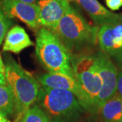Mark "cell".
Returning a JSON list of instances; mask_svg holds the SVG:
<instances>
[{"mask_svg": "<svg viewBox=\"0 0 122 122\" xmlns=\"http://www.w3.org/2000/svg\"><path fill=\"white\" fill-rule=\"evenodd\" d=\"M87 12L97 26L104 25H122V14L109 11L98 0H75Z\"/></svg>", "mask_w": 122, "mask_h": 122, "instance_id": "cell-9", "label": "cell"}, {"mask_svg": "<svg viewBox=\"0 0 122 122\" xmlns=\"http://www.w3.org/2000/svg\"><path fill=\"white\" fill-rule=\"evenodd\" d=\"M106 4L110 10L115 11L122 6V0H106Z\"/></svg>", "mask_w": 122, "mask_h": 122, "instance_id": "cell-19", "label": "cell"}, {"mask_svg": "<svg viewBox=\"0 0 122 122\" xmlns=\"http://www.w3.org/2000/svg\"><path fill=\"white\" fill-rule=\"evenodd\" d=\"M5 84H7V81H6L5 74L0 71V85H5Z\"/></svg>", "mask_w": 122, "mask_h": 122, "instance_id": "cell-20", "label": "cell"}, {"mask_svg": "<svg viewBox=\"0 0 122 122\" xmlns=\"http://www.w3.org/2000/svg\"><path fill=\"white\" fill-rule=\"evenodd\" d=\"M0 122H12L11 121H10L7 118V117H5V115H4L3 114H1L0 113Z\"/></svg>", "mask_w": 122, "mask_h": 122, "instance_id": "cell-22", "label": "cell"}, {"mask_svg": "<svg viewBox=\"0 0 122 122\" xmlns=\"http://www.w3.org/2000/svg\"><path fill=\"white\" fill-rule=\"evenodd\" d=\"M33 41L22 26L16 25L9 30L5 37L4 52L19 54L24 49L32 46Z\"/></svg>", "mask_w": 122, "mask_h": 122, "instance_id": "cell-11", "label": "cell"}, {"mask_svg": "<svg viewBox=\"0 0 122 122\" xmlns=\"http://www.w3.org/2000/svg\"><path fill=\"white\" fill-rule=\"evenodd\" d=\"M20 122H50V120L39 105H34L25 113Z\"/></svg>", "mask_w": 122, "mask_h": 122, "instance_id": "cell-15", "label": "cell"}, {"mask_svg": "<svg viewBox=\"0 0 122 122\" xmlns=\"http://www.w3.org/2000/svg\"><path fill=\"white\" fill-rule=\"evenodd\" d=\"M0 4L8 17L19 19L35 31L40 29L39 6L37 4H26L17 0H1Z\"/></svg>", "mask_w": 122, "mask_h": 122, "instance_id": "cell-7", "label": "cell"}, {"mask_svg": "<svg viewBox=\"0 0 122 122\" xmlns=\"http://www.w3.org/2000/svg\"><path fill=\"white\" fill-rule=\"evenodd\" d=\"M98 29L70 5L54 33L72 56L93 50L98 42Z\"/></svg>", "mask_w": 122, "mask_h": 122, "instance_id": "cell-1", "label": "cell"}, {"mask_svg": "<svg viewBox=\"0 0 122 122\" xmlns=\"http://www.w3.org/2000/svg\"><path fill=\"white\" fill-rule=\"evenodd\" d=\"M15 112L13 94L8 84L0 85V113L5 117Z\"/></svg>", "mask_w": 122, "mask_h": 122, "instance_id": "cell-14", "label": "cell"}, {"mask_svg": "<svg viewBox=\"0 0 122 122\" xmlns=\"http://www.w3.org/2000/svg\"><path fill=\"white\" fill-rule=\"evenodd\" d=\"M37 81L41 86L69 90L73 93L78 100L79 98L80 92L78 85L75 79L68 75L58 73L48 72L39 75L37 77Z\"/></svg>", "mask_w": 122, "mask_h": 122, "instance_id": "cell-10", "label": "cell"}, {"mask_svg": "<svg viewBox=\"0 0 122 122\" xmlns=\"http://www.w3.org/2000/svg\"><path fill=\"white\" fill-rule=\"evenodd\" d=\"M66 1H75V0H66Z\"/></svg>", "mask_w": 122, "mask_h": 122, "instance_id": "cell-24", "label": "cell"}, {"mask_svg": "<svg viewBox=\"0 0 122 122\" xmlns=\"http://www.w3.org/2000/svg\"><path fill=\"white\" fill-rule=\"evenodd\" d=\"M12 25V19L6 16L0 4V46L5 37Z\"/></svg>", "mask_w": 122, "mask_h": 122, "instance_id": "cell-16", "label": "cell"}, {"mask_svg": "<svg viewBox=\"0 0 122 122\" xmlns=\"http://www.w3.org/2000/svg\"><path fill=\"white\" fill-rule=\"evenodd\" d=\"M0 71L5 74V65L1 57V54H0Z\"/></svg>", "mask_w": 122, "mask_h": 122, "instance_id": "cell-21", "label": "cell"}, {"mask_svg": "<svg viewBox=\"0 0 122 122\" xmlns=\"http://www.w3.org/2000/svg\"><path fill=\"white\" fill-rule=\"evenodd\" d=\"M98 113L102 122H122V100L115 95L102 106Z\"/></svg>", "mask_w": 122, "mask_h": 122, "instance_id": "cell-13", "label": "cell"}, {"mask_svg": "<svg viewBox=\"0 0 122 122\" xmlns=\"http://www.w3.org/2000/svg\"><path fill=\"white\" fill-rule=\"evenodd\" d=\"M4 65L5 76L13 94L15 113L18 120L36 102L40 85L11 56L5 57Z\"/></svg>", "mask_w": 122, "mask_h": 122, "instance_id": "cell-3", "label": "cell"}, {"mask_svg": "<svg viewBox=\"0 0 122 122\" xmlns=\"http://www.w3.org/2000/svg\"><path fill=\"white\" fill-rule=\"evenodd\" d=\"M121 48H122V42H121Z\"/></svg>", "mask_w": 122, "mask_h": 122, "instance_id": "cell-25", "label": "cell"}, {"mask_svg": "<svg viewBox=\"0 0 122 122\" xmlns=\"http://www.w3.org/2000/svg\"><path fill=\"white\" fill-rule=\"evenodd\" d=\"M115 95L122 100V70H119L118 71Z\"/></svg>", "mask_w": 122, "mask_h": 122, "instance_id": "cell-17", "label": "cell"}, {"mask_svg": "<svg viewBox=\"0 0 122 122\" xmlns=\"http://www.w3.org/2000/svg\"><path fill=\"white\" fill-rule=\"evenodd\" d=\"M116 37H122V25H104L100 26L98 32V42L101 51L111 56L117 50L113 40Z\"/></svg>", "mask_w": 122, "mask_h": 122, "instance_id": "cell-12", "label": "cell"}, {"mask_svg": "<svg viewBox=\"0 0 122 122\" xmlns=\"http://www.w3.org/2000/svg\"><path fill=\"white\" fill-rule=\"evenodd\" d=\"M35 54L40 64L49 72L75 79L69 52L52 30L41 27L37 31Z\"/></svg>", "mask_w": 122, "mask_h": 122, "instance_id": "cell-4", "label": "cell"}, {"mask_svg": "<svg viewBox=\"0 0 122 122\" xmlns=\"http://www.w3.org/2000/svg\"><path fill=\"white\" fill-rule=\"evenodd\" d=\"M36 102L50 122H75L84 111L74 94L65 90L41 86Z\"/></svg>", "mask_w": 122, "mask_h": 122, "instance_id": "cell-5", "label": "cell"}, {"mask_svg": "<svg viewBox=\"0 0 122 122\" xmlns=\"http://www.w3.org/2000/svg\"><path fill=\"white\" fill-rule=\"evenodd\" d=\"M39 22L40 26L54 32L62 17L69 8L66 0H39Z\"/></svg>", "mask_w": 122, "mask_h": 122, "instance_id": "cell-8", "label": "cell"}, {"mask_svg": "<svg viewBox=\"0 0 122 122\" xmlns=\"http://www.w3.org/2000/svg\"><path fill=\"white\" fill-rule=\"evenodd\" d=\"M74 78L80 92L79 102L84 110L98 113V99L102 88L96 52L91 50L71 56Z\"/></svg>", "mask_w": 122, "mask_h": 122, "instance_id": "cell-2", "label": "cell"}, {"mask_svg": "<svg viewBox=\"0 0 122 122\" xmlns=\"http://www.w3.org/2000/svg\"><path fill=\"white\" fill-rule=\"evenodd\" d=\"M96 54L98 71L102 82L97 103L98 112L102 106L115 95L118 70L109 54L101 50L97 51Z\"/></svg>", "mask_w": 122, "mask_h": 122, "instance_id": "cell-6", "label": "cell"}, {"mask_svg": "<svg viewBox=\"0 0 122 122\" xmlns=\"http://www.w3.org/2000/svg\"><path fill=\"white\" fill-rule=\"evenodd\" d=\"M17 1H21L23 3H26V4H35L37 0H17Z\"/></svg>", "mask_w": 122, "mask_h": 122, "instance_id": "cell-23", "label": "cell"}, {"mask_svg": "<svg viewBox=\"0 0 122 122\" xmlns=\"http://www.w3.org/2000/svg\"><path fill=\"white\" fill-rule=\"evenodd\" d=\"M113 58L114 62L116 64V66L120 70H122V48L119 49L111 56Z\"/></svg>", "mask_w": 122, "mask_h": 122, "instance_id": "cell-18", "label": "cell"}]
</instances>
